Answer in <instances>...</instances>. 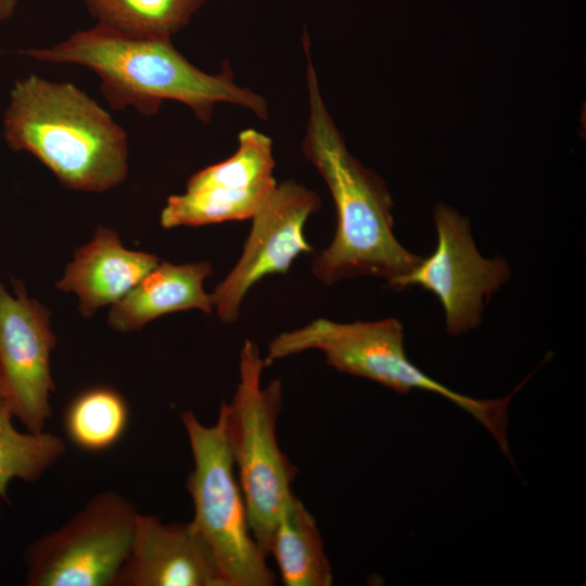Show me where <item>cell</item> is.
Returning <instances> with one entry per match:
<instances>
[{"label":"cell","instance_id":"obj_1","mask_svg":"<svg viewBox=\"0 0 586 586\" xmlns=\"http://www.w3.org/2000/svg\"><path fill=\"white\" fill-rule=\"evenodd\" d=\"M302 39L308 94L302 151L324 180L336 211L334 237L313 260L311 272L324 285L369 276L384 279L398 291L422 257L396 239L392 195L385 182L347 150L321 97L306 31Z\"/></svg>","mask_w":586,"mask_h":586},{"label":"cell","instance_id":"obj_2","mask_svg":"<svg viewBox=\"0 0 586 586\" xmlns=\"http://www.w3.org/2000/svg\"><path fill=\"white\" fill-rule=\"evenodd\" d=\"M171 38H142L102 24L73 34L46 49L23 53L40 61L86 66L101 79V90L114 110L133 106L141 114L157 113L162 103L177 101L208 123L216 103L227 102L268 118L265 98L237 85L229 64L213 75L190 63Z\"/></svg>","mask_w":586,"mask_h":586},{"label":"cell","instance_id":"obj_3","mask_svg":"<svg viewBox=\"0 0 586 586\" xmlns=\"http://www.w3.org/2000/svg\"><path fill=\"white\" fill-rule=\"evenodd\" d=\"M4 138L13 151L33 154L74 190L102 192L127 176L126 132L69 82L36 75L17 81L4 117Z\"/></svg>","mask_w":586,"mask_h":586},{"label":"cell","instance_id":"obj_4","mask_svg":"<svg viewBox=\"0 0 586 586\" xmlns=\"http://www.w3.org/2000/svg\"><path fill=\"white\" fill-rule=\"evenodd\" d=\"M266 367L258 346L245 340L239 356V382L230 403L222 402L227 441L242 489L251 532L269 557L284 500L293 493L296 469L280 449L277 421L282 408L280 380L262 385Z\"/></svg>","mask_w":586,"mask_h":586},{"label":"cell","instance_id":"obj_5","mask_svg":"<svg viewBox=\"0 0 586 586\" xmlns=\"http://www.w3.org/2000/svg\"><path fill=\"white\" fill-rule=\"evenodd\" d=\"M193 457L187 489L193 502L190 521L211 548L227 586H272L275 572L251 532L246 505L230 454L222 410L204 425L181 415Z\"/></svg>","mask_w":586,"mask_h":586},{"label":"cell","instance_id":"obj_6","mask_svg":"<svg viewBox=\"0 0 586 586\" xmlns=\"http://www.w3.org/2000/svg\"><path fill=\"white\" fill-rule=\"evenodd\" d=\"M139 512L113 491L92 496L64 525L26 550L29 586H114Z\"/></svg>","mask_w":586,"mask_h":586},{"label":"cell","instance_id":"obj_7","mask_svg":"<svg viewBox=\"0 0 586 586\" xmlns=\"http://www.w3.org/2000/svg\"><path fill=\"white\" fill-rule=\"evenodd\" d=\"M321 352L340 372L365 378L399 394L423 388L428 374L405 352L404 328L395 318L336 322L318 318L282 332L268 344L266 366L306 351Z\"/></svg>","mask_w":586,"mask_h":586},{"label":"cell","instance_id":"obj_8","mask_svg":"<svg viewBox=\"0 0 586 586\" xmlns=\"http://www.w3.org/2000/svg\"><path fill=\"white\" fill-rule=\"evenodd\" d=\"M433 216L437 245L402 280L398 291L418 285L433 293L448 333L458 335L480 326L485 300L509 280L510 268L501 257L480 254L468 218L455 208L437 205Z\"/></svg>","mask_w":586,"mask_h":586},{"label":"cell","instance_id":"obj_9","mask_svg":"<svg viewBox=\"0 0 586 586\" xmlns=\"http://www.w3.org/2000/svg\"><path fill=\"white\" fill-rule=\"evenodd\" d=\"M275 166L270 137L252 128L241 131L231 156L194 173L183 193L167 199L162 227L251 219L278 183Z\"/></svg>","mask_w":586,"mask_h":586},{"label":"cell","instance_id":"obj_10","mask_svg":"<svg viewBox=\"0 0 586 586\" xmlns=\"http://www.w3.org/2000/svg\"><path fill=\"white\" fill-rule=\"evenodd\" d=\"M320 207L319 195L307 187L295 180L277 183L251 218L239 260L209 293L213 310L222 322L238 320L243 300L254 284L270 275H285L298 255L313 252L304 228Z\"/></svg>","mask_w":586,"mask_h":586},{"label":"cell","instance_id":"obj_11","mask_svg":"<svg viewBox=\"0 0 586 586\" xmlns=\"http://www.w3.org/2000/svg\"><path fill=\"white\" fill-rule=\"evenodd\" d=\"M14 291L0 282V384L13 416L27 431L41 432L51 417L50 357L56 339L49 310L29 298L21 282Z\"/></svg>","mask_w":586,"mask_h":586},{"label":"cell","instance_id":"obj_12","mask_svg":"<svg viewBox=\"0 0 586 586\" xmlns=\"http://www.w3.org/2000/svg\"><path fill=\"white\" fill-rule=\"evenodd\" d=\"M114 586H227L219 565L191 522L164 523L138 514L128 556Z\"/></svg>","mask_w":586,"mask_h":586},{"label":"cell","instance_id":"obj_13","mask_svg":"<svg viewBox=\"0 0 586 586\" xmlns=\"http://www.w3.org/2000/svg\"><path fill=\"white\" fill-rule=\"evenodd\" d=\"M158 263L154 254L126 249L115 231L99 226L92 240L75 251L56 288L75 293L79 313L89 318L122 300Z\"/></svg>","mask_w":586,"mask_h":586},{"label":"cell","instance_id":"obj_14","mask_svg":"<svg viewBox=\"0 0 586 586\" xmlns=\"http://www.w3.org/2000/svg\"><path fill=\"white\" fill-rule=\"evenodd\" d=\"M212 273L207 262H160L122 300L112 305L109 324L119 332L142 329L150 321L177 311H213L204 281Z\"/></svg>","mask_w":586,"mask_h":586},{"label":"cell","instance_id":"obj_15","mask_svg":"<svg viewBox=\"0 0 586 586\" xmlns=\"http://www.w3.org/2000/svg\"><path fill=\"white\" fill-rule=\"evenodd\" d=\"M270 556L285 586L332 585L333 573L317 522L294 493L280 509Z\"/></svg>","mask_w":586,"mask_h":586},{"label":"cell","instance_id":"obj_16","mask_svg":"<svg viewBox=\"0 0 586 586\" xmlns=\"http://www.w3.org/2000/svg\"><path fill=\"white\" fill-rule=\"evenodd\" d=\"M99 24L142 38H171L205 0H84Z\"/></svg>","mask_w":586,"mask_h":586},{"label":"cell","instance_id":"obj_17","mask_svg":"<svg viewBox=\"0 0 586 586\" xmlns=\"http://www.w3.org/2000/svg\"><path fill=\"white\" fill-rule=\"evenodd\" d=\"M129 410L124 397L111 387L97 386L79 393L67 406L64 430L82 450L100 453L124 434Z\"/></svg>","mask_w":586,"mask_h":586},{"label":"cell","instance_id":"obj_18","mask_svg":"<svg viewBox=\"0 0 586 586\" xmlns=\"http://www.w3.org/2000/svg\"><path fill=\"white\" fill-rule=\"evenodd\" d=\"M13 413L0 405V497L7 496L10 481L34 482L50 469L66 450L64 441L50 432H20Z\"/></svg>","mask_w":586,"mask_h":586},{"label":"cell","instance_id":"obj_19","mask_svg":"<svg viewBox=\"0 0 586 586\" xmlns=\"http://www.w3.org/2000/svg\"><path fill=\"white\" fill-rule=\"evenodd\" d=\"M17 4V0H0V21L9 18Z\"/></svg>","mask_w":586,"mask_h":586},{"label":"cell","instance_id":"obj_20","mask_svg":"<svg viewBox=\"0 0 586 586\" xmlns=\"http://www.w3.org/2000/svg\"><path fill=\"white\" fill-rule=\"evenodd\" d=\"M2 404H7V403H5L3 391H2V387H1V384H0V405H2Z\"/></svg>","mask_w":586,"mask_h":586}]
</instances>
